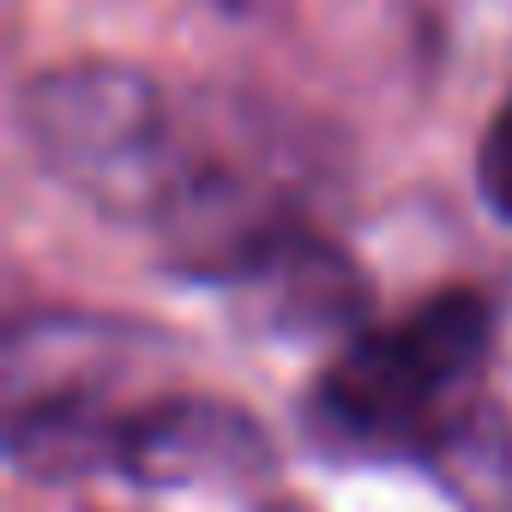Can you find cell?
Masks as SVG:
<instances>
[{
    "instance_id": "277c9868",
    "label": "cell",
    "mask_w": 512,
    "mask_h": 512,
    "mask_svg": "<svg viewBox=\"0 0 512 512\" xmlns=\"http://www.w3.org/2000/svg\"><path fill=\"white\" fill-rule=\"evenodd\" d=\"M476 187H482L488 211L512 223V85H506L500 109H494L488 127H482V145H476Z\"/></svg>"
},
{
    "instance_id": "3957f363",
    "label": "cell",
    "mask_w": 512,
    "mask_h": 512,
    "mask_svg": "<svg viewBox=\"0 0 512 512\" xmlns=\"http://www.w3.org/2000/svg\"><path fill=\"white\" fill-rule=\"evenodd\" d=\"M151 332L97 314H31L7 332V458L25 476H121L133 434L175 392Z\"/></svg>"
},
{
    "instance_id": "6da1fadb",
    "label": "cell",
    "mask_w": 512,
    "mask_h": 512,
    "mask_svg": "<svg viewBox=\"0 0 512 512\" xmlns=\"http://www.w3.org/2000/svg\"><path fill=\"white\" fill-rule=\"evenodd\" d=\"M19 127L67 193L139 229L193 284L260 296L326 241L278 139L145 67L61 61L25 85Z\"/></svg>"
},
{
    "instance_id": "7a4b0ae2",
    "label": "cell",
    "mask_w": 512,
    "mask_h": 512,
    "mask_svg": "<svg viewBox=\"0 0 512 512\" xmlns=\"http://www.w3.org/2000/svg\"><path fill=\"white\" fill-rule=\"evenodd\" d=\"M494 332L500 314L482 290H440L356 332L308 392L314 440L374 464L452 458L482 422Z\"/></svg>"
}]
</instances>
